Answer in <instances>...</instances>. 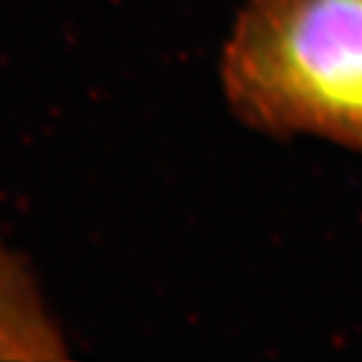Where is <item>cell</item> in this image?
<instances>
[{
  "label": "cell",
  "instance_id": "obj_1",
  "mask_svg": "<svg viewBox=\"0 0 362 362\" xmlns=\"http://www.w3.org/2000/svg\"><path fill=\"white\" fill-rule=\"evenodd\" d=\"M240 122L362 155V0H245L221 59Z\"/></svg>",
  "mask_w": 362,
  "mask_h": 362
}]
</instances>
